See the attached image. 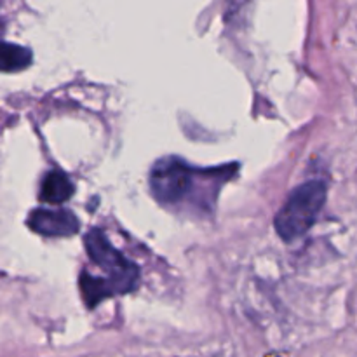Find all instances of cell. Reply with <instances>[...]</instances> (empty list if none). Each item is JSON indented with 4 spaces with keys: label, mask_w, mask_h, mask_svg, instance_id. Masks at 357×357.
Instances as JSON below:
<instances>
[{
    "label": "cell",
    "mask_w": 357,
    "mask_h": 357,
    "mask_svg": "<svg viewBox=\"0 0 357 357\" xmlns=\"http://www.w3.org/2000/svg\"><path fill=\"white\" fill-rule=\"evenodd\" d=\"M87 257L105 272V278H96L98 291L103 298L124 295L138 286L139 268L128 257L115 250L101 229H91L84 237Z\"/></svg>",
    "instance_id": "obj_1"
},
{
    "label": "cell",
    "mask_w": 357,
    "mask_h": 357,
    "mask_svg": "<svg viewBox=\"0 0 357 357\" xmlns=\"http://www.w3.org/2000/svg\"><path fill=\"white\" fill-rule=\"evenodd\" d=\"M328 187L321 180H310L293 188L286 202L275 215V230L286 243L305 236L319 218L326 204Z\"/></svg>",
    "instance_id": "obj_2"
},
{
    "label": "cell",
    "mask_w": 357,
    "mask_h": 357,
    "mask_svg": "<svg viewBox=\"0 0 357 357\" xmlns=\"http://www.w3.org/2000/svg\"><path fill=\"white\" fill-rule=\"evenodd\" d=\"M209 174L211 171L195 169L180 157L167 155L157 160L150 169V190L160 204L176 206L190 197L199 181H204Z\"/></svg>",
    "instance_id": "obj_3"
},
{
    "label": "cell",
    "mask_w": 357,
    "mask_h": 357,
    "mask_svg": "<svg viewBox=\"0 0 357 357\" xmlns=\"http://www.w3.org/2000/svg\"><path fill=\"white\" fill-rule=\"evenodd\" d=\"M26 225L44 237H70L79 232V218L68 209L37 208L28 215Z\"/></svg>",
    "instance_id": "obj_4"
},
{
    "label": "cell",
    "mask_w": 357,
    "mask_h": 357,
    "mask_svg": "<svg viewBox=\"0 0 357 357\" xmlns=\"http://www.w3.org/2000/svg\"><path fill=\"white\" fill-rule=\"evenodd\" d=\"M75 192V185L66 173L52 169L45 173L40 185V201L47 204H63L68 201Z\"/></svg>",
    "instance_id": "obj_5"
},
{
    "label": "cell",
    "mask_w": 357,
    "mask_h": 357,
    "mask_svg": "<svg viewBox=\"0 0 357 357\" xmlns=\"http://www.w3.org/2000/svg\"><path fill=\"white\" fill-rule=\"evenodd\" d=\"M31 63V51L23 45L3 42L0 51V66L3 72H17Z\"/></svg>",
    "instance_id": "obj_6"
}]
</instances>
